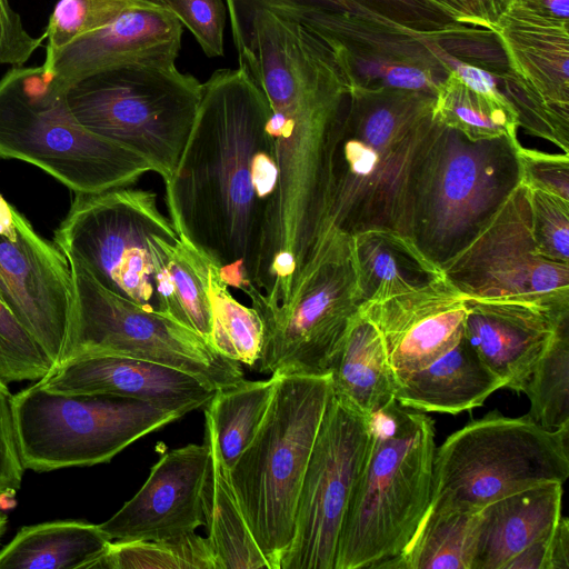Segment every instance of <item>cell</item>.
<instances>
[{"mask_svg": "<svg viewBox=\"0 0 569 569\" xmlns=\"http://www.w3.org/2000/svg\"><path fill=\"white\" fill-rule=\"evenodd\" d=\"M455 21L496 31L503 0H427Z\"/></svg>", "mask_w": 569, "mask_h": 569, "instance_id": "f6af8a7d", "label": "cell"}, {"mask_svg": "<svg viewBox=\"0 0 569 569\" xmlns=\"http://www.w3.org/2000/svg\"><path fill=\"white\" fill-rule=\"evenodd\" d=\"M351 239L363 301L401 293L443 274L410 236L369 229Z\"/></svg>", "mask_w": 569, "mask_h": 569, "instance_id": "4316f807", "label": "cell"}, {"mask_svg": "<svg viewBox=\"0 0 569 569\" xmlns=\"http://www.w3.org/2000/svg\"><path fill=\"white\" fill-rule=\"evenodd\" d=\"M11 400L12 395L0 378V496L20 488L24 470L17 448Z\"/></svg>", "mask_w": 569, "mask_h": 569, "instance_id": "7bdbcfd3", "label": "cell"}, {"mask_svg": "<svg viewBox=\"0 0 569 569\" xmlns=\"http://www.w3.org/2000/svg\"><path fill=\"white\" fill-rule=\"evenodd\" d=\"M208 299L211 312L210 346L221 356L254 369L263 345L259 311L239 302L209 262Z\"/></svg>", "mask_w": 569, "mask_h": 569, "instance_id": "1f68e13d", "label": "cell"}, {"mask_svg": "<svg viewBox=\"0 0 569 569\" xmlns=\"http://www.w3.org/2000/svg\"><path fill=\"white\" fill-rule=\"evenodd\" d=\"M217 569L207 537L196 532L158 540H116L91 569Z\"/></svg>", "mask_w": 569, "mask_h": 569, "instance_id": "d6a6232c", "label": "cell"}, {"mask_svg": "<svg viewBox=\"0 0 569 569\" xmlns=\"http://www.w3.org/2000/svg\"><path fill=\"white\" fill-rule=\"evenodd\" d=\"M521 181L569 200V154L547 153L519 144Z\"/></svg>", "mask_w": 569, "mask_h": 569, "instance_id": "b9f144b4", "label": "cell"}, {"mask_svg": "<svg viewBox=\"0 0 569 569\" xmlns=\"http://www.w3.org/2000/svg\"><path fill=\"white\" fill-rule=\"evenodd\" d=\"M70 268L73 305L63 362L88 356L134 358L188 372L216 390L244 380L241 363L221 356L187 326L108 290L78 266Z\"/></svg>", "mask_w": 569, "mask_h": 569, "instance_id": "7c38bea8", "label": "cell"}, {"mask_svg": "<svg viewBox=\"0 0 569 569\" xmlns=\"http://www.w3.org/2000/svg\"><path fill=\"white\" fill-rule=\"evenodd\" d=\"M433 104V94L416 90L348 92L332 133L325 237L332 229L412 237L416 179L438 126Z\"/></svg>", "mask_w": 569, "mask_h": 569, "instance_id": "7a4b0ae2", "label": "cell"}, {"mask_svg": "<svg viewBox=\"0 0 569 569\" xmlns=\"http://www.w3.org/2000/svg\"><path fill=\"white\" fill-rule=\"evenodd\" d=\"M209 447L189 443L161 456L139 491L99 525L111 540H158L196 532L204 526L202 489Z\"/></svg>", "mask_w": 569, "mask_h": 569, "instance_id": "d6986e66", "label": "cell"}, {"mask_svg": "<svg viewBox=\"0 0 569 569\" xmlns=\"http://www.w3.org/2000/svg\"><path fill=\"white\" fill-rule=\"evenodd\" d=\"M179 237L158 194L132 184L76 194L53 242L108 290L181 322L169 271Z\"/></svg>", "mask_w": 569, "mask_h": 569, "instance_id": "277c9868", "label": "cell"}, {"mask_svg": "<svg viewBox=\"0 0 569 569\" xmlns=\"http://www.w3.org/2000/svg\"><path fill=\"white\" fill-rule=\"evenodd\" d=\"M562 483L546 482L480 510L472 569H505L526 548L548 538L561 517Z\"/></svg>", "mask_w": 569, "mask_h": 569, "instance_id": "603a6c76", "label": "cell"}, {"mask_svg": "<svg viewBox=\"0 0 569 569\" xmlns=\"http://www.w3.org/2000/svg\"><path fill=\"white\" fill-rule=\"evenodd\" d=\"M479 511L428 505L402 551L378 566L389 569H472Z\"/></svg>", "mask_w": 569, "mask_h": 569, "instance_id": "f1b7e54d", "label": "cell"}, {"mask_svg": "<svg viewBox=\"0 0 569 569\" xmlns=\"http://www.w3.org/2000/svg\"><path fill=\"white\" fill-rule=\"evenodd\" d=\"M435 422L396 400L370 417V443L340 531L335 569L378 568L406 547L431 495Z\"/></svg>", "mask_w": 569, "mask_h": 569, "instance_id": "3957f363", "label": "cell"}, {"mask_svg": "<svg viewBox=\"0 0 569 569\" xmlns=\"http://www.w3.org/2000/svg\"><path fill=\"white\" fill-rule=\"evenodd\" d=\"M7 518L0 512V537L6 528Z\"/></svg>", "mask_w": 569, "mask_h": 569, "instance_id": "c3c4849f", "label": "cell"}, {"mask_svg": "<svg viewBox=\"0 0 569 569\" xmlns=\"http://www.w3.org/2000/svg\"><path fill=\"white\" fill-rule=\"evenodd\" d=\"M183 27L158 0L124 11L106 27L46 53L44 70L62 86L117 67L176 61Z\"/></svg>", "mask_w": 569, "mask_h": 569, "instance_id": "ffe728a7", "label": "cell"}, {"mask_svg": "<svg viewBox=\"0 0 569 569\" xmlns=\"http://www.w3.org/2000/svg\"><path fill=\"white\" fill-rule=\"evenodd\" d=\"M204 420L210 458L202 489V511L217 569H271L247 522L211 426Z\"/></svg>", "mask_w": 569, "mask_h": 569, "instance_id": "484cf974", "label": "cell"}, {"mask_svg": "<svg viewBox=\"0 0 569 569\" xmlns=\"http://www.w3.org/2000/svg\"><path fill=\"white\" fill-rule=\"evenodd\" d=\"M548 569H569V521L562 516L550 536Z\"/></svg>", "mask_w": 569, "mask_h": 569, "instance_id": "7dc6e473", "label": "cell"}, {"mask_svg": "<svg viewBox=\"0 0 569 569\" xmlns=\"http://www.w3.org/2000/svg\"><path fill=\"white\" fill-rule=\"evenodd\" d=\"M331 395L329 373L279 376L257 435L229 469L271 569H279L292 538L302 479Z\"/></svg>", "mask_w": 569, "mask_h": 569, "instance_id": "8992f818", "label": "cell"}, {"mask_svg": "<svg viewBox=\"0 0 569 569\" xmlns=\"http://www.w3.org/2000/svg\"><path fill=\"white\" fill-rule=\"evenodd\" d=\"M0 158L36 166L76 194L157 173L140 153L82 127L68 108L66 87L42 66L12 67L0 78Z\"/></svg>", "mask_w": 569, "mask_h": 569, "instance_id": "5b68a950", "label": "cell"}, {"mask_svg": "<svg viewBox=\"0 0 569 569\" xmlns=\"http://www.w3.org/2000/svg\"><path fill=\"white\" fill-rule=\"evenodd\" d=\"M519 144L508 137L473 141L438 122L416 179L411 234L440 267L521 182Z\"/></svg>", "mask_w": 569, "mask_h": 569, "instance_id": "ba28073f", "label": "cell"}, {"mask_svg": "<svg viewBox=\"0 0 569 569\" xmlns=\"http://www.w3.org/2000/svg\"><path fill=\"white\" fill-rule=\"evenodd\" d=\"M0 300L46 351L64 360L73 305L69 261L0 193Z\"/></svg>", "mask_w": 569, "mask_h": 569, "instance_id": "2e32d148", "label": "cell"}, {"mask_svg": "<svg viewBox=\"0 0 569 569\" xmlns=\"http://www.w3.org/2000/svg\"><path fill=\"white\" fill-rule=\"evenodd\" d=\"M433 114L438 122L473 141L500 137L519 141V116L506 96L479 92L453 70L436 90Z\"/></svg>", "mask_w": 569, "mask_h": 569, "instance_id": "f546056e", "label": "cell"}, {"mask_svg": "<svg viewBox=\"0 0 569 569\" xmlns=\"http://www.w3.org/2000/svg\"><path fill=\"white\" fill-rule=\"evenodd\" d=\"M269 102L243 69L202 83L196 119L164 182L169 218L230 288L260 295L278 188Z\"/></svg>", "mask_w": 569, "mask_h": 569, "instance_id": "6da1fadb", "label": "cell"}, {"mask_svg": "<svg viewBox=\"0 0 569 569\" xmlns=\"http://www.w3.org/2000/svg\"><path fill=\"white\" fill-rule=\"evenodd\" d=\"M468 300L443 272L408 291L363 301L359 312L378 329L398 383L461 339Z\"/></svg>", "mask_w": 569, "mask_h": 569, "instance_id": "ac0fdd59", "label": "cell"}, {"mask_svg": "<svg viewBox=\"0 0 569 569\" xmlns=\"http://www.w3.org/2000/svg\"><path fill=\"white\" fill-rule=\"evenodd\" d=\"M350 13L383 19L406 30L433 38L439 42L447 34L467 26L455 21L427 0H345Z\"/></svg>", "mask_w": 569, "mask_h": 569, "instance_id": "f35d334b", "label": "cell"}, {"mask_svg": "<svg viewBox=\"0 0 569 569\" xmlns=\"http://www.w3.org/2000/svg\"><path fill=\"white\" fill-rule=\"evenodd\" d=\"M331 51L350 90L383 88L436 93L452 71L433 38L383 19L317 10L300 21Z\"/></svg>", "mask_w": 569, "mask_h": 569, "instance_id": "9a60e30c", "label": "cell"}, {"mask_svg": "<svg viewBox=\"0 0 569 569\" xmlns=\"http://www.w3.org/2000/svg\"><path fill=\"white\" fill-rule=\"evenodd\" d=\"M54 363L0 300V378L4 382L38 381Z\"/></svg>", "mask_w": 569, "mask_h": 569, "instance_id": "74e56055", "label": "cell"}, {"mask_svg": "<svg viewBox=\"0 0 569 569\" xmlns=\"http://www.w3.org/2000/svg\"><path fill=\"white\" fill-rule=\"evenodd\" d=\"M332 395L366 418L395 401L397 382L376 326L358 311L329 371Z\"/></svg>", "mask_w": 569, "mask_h": 569, "instance_id": "d4e9b609", "label": "cell"}, {"mask_svg": "<svg viewBox=\"0 0 569 569\" xmlns=\"http://www.w3.org/2000/svg\"><path fill=\"white\" fill-rule=\"evenodd\" d=\"M370 443V418L331 395L279 569H335L342 523Z\"/></svg>", "mask_w": 569, "mask_h": 569, "instance_id": "5bb4252c", "label": "cell"}, {"mask_svg": "<svg viewBox=\"0 0 569 569\" xmlns=\"http://www.w3.org/2000/svg\"><path fill=\"white\" fill-rule=\"evenodd\" d=\"M362 302L351 236L332 229L290 300L260 315L263 345L254 369L277 376L329 373Z\"/></svg>", "mask_w": 569, "mask_h": 569, "instance_id": "8fae6325", "label": "cell"}, {"mask_svg": "<svg viewBox=\"0 0 569 569\" xmlns=\"http://www.w3.org/2000/svg\"><path fill=\"white\" fill-rule=\"evenodd\" d=\"M495 32L508 62L498 81L520 127L569 154V26L501 17Z\"/></svg>", "mask_w": 569, "mask_h": 569, "instance_id": "e0dca14e", "label": "cell"}, {"mask_svg": "<svg viewBox=\"0 0 569 569\" xmlns=\"http://www.w3.org/2000/svg\"><path fill=\"white\" fill-rule=\"evenodd\" d=\"M110 542L99 525L81 520L28 526L0 550V569H91Z\"/></svg>", "mask_w": 569, "mask_h": 569, "instance_id": "83f0119b", "label": "cell"}, {"mask_svg": "<svg viewBox=\"0 0 569 569\" xmlns=\"http://www.w3.org/2000/svg\"><path fill=\"white\" fill-rule=\"evenodd\" d=\"M503 383L465 336L450 349L397 383L395 400L420 412L457 415L482 406Z\"/></svg>", "mask_w": 569, "mask_h": 569, "instance_id": "cb8c5ba5", "label": "cell"}, {"mask_svg": "<svg viewBox=\"0 0 569 569\" xmlns=\"http://www.w3.org/2000/svg\"><path fill=\"white\" fill-rule=\"evenodd\" d=\"M151 0H59L42 37L47 39L46 53L53 52L71 41L99 30L114 21L124 11Z\"/></svg>", "mask_w": 569, "mask_h": 569, "instance_id": "8d00e7d4", "label": "cell"}, {"mask_svg": "<svg viewBox=\"0 0 569 569\" xmlns=\"http://www.w3.org/2000/svg\"><path fill=\"white\" fill-rule=\"evenodd\" d=\"M279 376L264 380H242L219 389L206 406L204 419L213 431L216 445L230 469L257 435L269 409Z\"/></svg>", "mask_w": 569, "mask_h": 569, "instance_id": "4dcf8cb0", "label": "cell"}, {"mask_svg": "<svg viewBox=\"0 0 569 569\" xmlns=\"http://www.w3.org/2000/svg\"><path fill=\"white\" fill-rule=\"evenodd\" d=\"M501 17L539 24L569 26V0H503Z\"/></svg>", "mask_w": 569, "mask_h": 569, "instance_id": "bcb514c9", "label": "cell"}, {"mask_svg": "<svg viewBox=\"0 0 569 569\" xmlns=\"http://www.w3.org/2000/svg\"><path fill=\"white\" fill-rule=\"evenodd\" d=\"M568 438L569 426L548 430L529 415L488 412L436 448L429 505L479 511L541 483H563Z\"/></svg>", "mask_w": 569, "mask_h": 569, "instance_id": "9c48e42d", "label": "cell"}, {"mask_svg": "<svg viewBox=\"0 0 569 569\" xmlns=\"http://www.w3.org/2000/svg\"><path fill=\"white\" fill-rule=\"evenodd\" d=\"M38 383L49 391L130 398L184 415L206 407L217 391L179 369L120 356H88L67 360Z\"/></svg>", "mask_w": 569, "mask_h": 569, "instance_id": "44dd1931", "label": "cell"}, {"mask_svg": "<svg viewBox=\"0 0 569 569\" xmlns=\"http://www.w3.org/2000/svg\"><path fill=\"white\" fill-rule=\"evenodd\" d=\"M529 416L548 430L569 426V322L557 331L535 366L523 391Z\"/></svg>", "mask_w": 569, "mask_h": 569, "instance_id": "836d02e7", "label": "cell"}, {"mask_svg": "<svg viewBox=\"0 0 569 569\" xmlns=\"http://www.w3.org/2000/svg\"><path fill=\"white\" fill-rule=\"evenodd\" d=\"M11 411L22 467L38 472L108 462L184 416L130 398L49 391L38 381L12 395Z\"/></svg>", "mask_w": 569, "mask_h": 569, "instance_id": "30bf717a", "label": "cell"}, {"mask_svg": "<svg viewBox=\"0 0 569 569\" xmlns=\"http://www.w3.org/2000/svg\"><path fill=\"white\" fill-rule=\"evenodd\" d=\"M169 256V271L180 321L209 342L211 312L208 299L209 261L181 234ZM210 345V343H209Z\"/></svg>", "mask_w": 569, "mask_h": 569, "instance_id": "e575fe53", "label": "cell"}, {"mask_svg": "<svg viewBox=\"0 0 569 569\" xmlns=\"http://www.w3.org/2000/svg\"><path fill=\"white\" fill-rule=\"evenodd\" d=\"M187 28L209 58L223 56L227 6L223 0H158Z\"/></svg>", "mask_w": 569, "mask_h": 569, "instance_id": "60d3db41", "label": "cell"}, {"mask_svg": "<svg viewBox=\"0 0 569 569\" xmlns=\"http://www.w3.org/2000/svg\"><path fill=\"white\" fill-rule=\"evenodd\" d=\"M525 186L537 249L549 259L569 262V200L526 183Z\"/></svg>", "mask_w": 569, "mask_h": 569, "instance_id": "ab89813d", "label": "cell"}, {"mask_svg": "<svg viewBox=\"0 0 569 569\" xmlns=\"http://www.w3.org/2000/svg\"><path fill=\"white\" fill-rule=\"evenodd\" d=\"M202 83L176 61L107 69L66 86L74 119L89 131L148 159L166 182L191 132Z\"/></svg>", "mask_w": 569, "mask_h": 569, "instance_id": "52a82bcc", "label": "cell"}, {"mask_svg": "<svg viewBox=\"0 0 569 569\" xmlns=\"http://www.w3.org/2000/svg\"><path fill=\"white\" fill-rule=\"evenodd\" d=\"M441 269L469 299L529 302L569 313V262L537 249L522 181Z\"/></svg>", "mask_w": 569, "mask_h": 569, "instance_id": "4fadbf2b", "label": "cell"}, {"mask_svg": "<svg viewBox=\"0 0 569 569\" xmlns=\"http://www.w3.org/2000/svg\"><path fill=\"white\" fill-rule=\"evenodd\" d=\"M463 336L503 388L522 392L569 313L519 301L468 300Z\"/></svg>", "mask_w": 569, "mask_h": 569, "instance_id": "7402d4cb", "label": "cell"}, {"mask_svg": "<svg viewBox=\"0 0 569 569\" xmlns=\"http://www.w3.org/2000/svg\"><path fill=\"white\" fill-rule=\"evenodd\" d=\"M232 40L238 53L239 68L252 73L256 66L254 17L259 11H270L278 17L298 22L317 10L346 11L345 0H226Z\"/></svg>", "mask_w": 569, "mask_h": 569, "instance_id": "d590c367", "label": "cell"}, {"mask_svg": "<svg viewBox=\"0 0 569 569\" xmlns=\"http://www.w3.org/2000/svg\"><path fill=\"white\" fill-rule=\"evenodd\" d=\"M44 38L31 36L9 0H0V64L20 67L42 46Z\"/></svg>", "mask_w": 569, "mask_h": 569, "instance_id": "ee69618b", "label": "cell"}]
</instances>
